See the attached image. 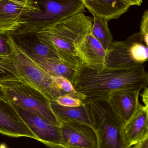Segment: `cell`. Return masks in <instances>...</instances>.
<instances>
[{
    "instance_id": "6da1fadb",
    "label": "cell",
    "mask_w": 148,
    "mask_h": 148,
    "mask_svg": "<svg viewBox=\"0 0 148 148\" xmlns=\"http://www.w3.org/2000/svg\"><path fill=\"white\" fill-rule=\"evenodd\" d=\"M71 84L77 92L87 97H107L112 92L147 87L148 73L143 65L126 69H94L83 65Z\"/></svg>"
},
{
    "instance_id": "7a4b0ae2",
    "label": "cell",
    "mask_w": 148,
    "mask_h": 148,
    "mask_svg": "<svg viewBox=\"0 0 148 148\" xmlns=\"http://www.w3.org/2000/svg\"><path fill=\"white\" fill-rule=\"evenodd\" d=\"M92 23V18L80 13L36 34L60 60L76 71L83 64L78 47L90 32Z\"/></svg>"
},
{
    "instance_id": "3957f363",
    "label": "cell",
    "mask_w": 148,
    "mask_h": 148,
    "mask_svg": "<svg viewBox=\"0 0 148 148\" xmlns=\"http://www.w3.org/2000/svg\"><path fill=\"white\" fill-rule=\"evenodd\" d=\"M83 102L97 136L98 148H129L124 137L125 123L107 97H86Z\"/></svg>"
},
{
    "instance_id": "277c9868",
    "label": "cell",
    "mask_w": 148,
    "mask_h": 148,
    "mask_svg": "<svg viewBox=\"0 0 148 148\" xmlns=\"http://www.w3.org/2000/svg\"><path fill=\"white\" fill-rule=\"evenodd\" d=\"M8 36L11 53L0 58V66L41 92L50 101H56L64 95L52 77L17 46L11 34H8Z\"/></svg>"
},
{
    "instance_id": "5b68a950",
    "label": "cell",
    "mask_w": 148,
    "mask_h": 148,
    "mask_svg": "<svg viewBox=\"0 0 148 148\" xmlns=\"http://www.w3.org/2000/svg\"><path fill=\"white\" fill-rule=\"evenodd\" d=\"M2 98L33 113L52 124L60 123L51 107L50 100L41 92L17 77L0 81Z\"/></svg>"
},
{
    "instance_id": "8992f818",
    "label": "cell",
    "mask_w": 148,
    "mask_h": 148,
    "mask_svg": "<svg viewBox=\"0 0 148 148\" xmlns=\"http://www.w3.org/2000/svg\"><path fill=\"white\" fill-rule=\"evenodd\" d=\"M37 2L41 11L30 15L24 26L12 35L36 34L68 17L86 12L83 0H46Z\"/></svg>"
},
{
    "instance_id": "52a82bcc",
    "label": "cell",
    "mask_w": 148,
    "mask_h": 148,
    "mask_svg": "<svg viewBox=\"0 0 148 148\" xmlns=\"http://www.w3.org/2000/svg\"><path fill=\"white\" fill-rule=\"evenodd\" d=\"M148 47L139 32L124 41H113L106 51L105 66L110 69H126L143 65L148 60Z\"/></svg>"
},
{
    "instance_id": "ba28073f",
    "label": "cell",
    "mask_w": 148,
    "mask_h": 148,
    "mask_svg": "<svg viewBox=\"0 0 148 148\" xmlns=\"http://www.w3.org/2000/svg\"><path fill=\"white\" fill-rule=\"evenodd\" d=\"M40 11L37 1L0 0V34H13L24 26L30 15Z\"/></svg>"
},
{
    "instance_id": "9c48e42d",
    "label": "cell",
    "mask_w": 148,
    "mask_h": 148,
    "mask_svg": "<svg viewBox=\"0 0 148 148\" xmlns=\"http://www.w3.org/2000/svg\"><path fill=\"white\" fill-rule=\"evenodd\" d=\"M10 104L37 136L38 141L51 148H63L60 126L52 124L16 105Z\"/></svg>"
},
{
    "instance_id": "30bf717a",
    "label": "cell",
    "mask_w": 148,
    "mask_h": 148,
    "mask_svg": "<svg viewBox=\"0 0 148 148\" xmlns=\"http://www.w3.org/2000/svg\"><path fill=\"white\" fill-rule=\"evenodd\" d=\"M60 122L63 148H98L97 136L91 126L74 120Z\"/></svg>"
},
{
    "instance_id": "8fae6325",
    "label": "cell",
    "mask_w": 148,
    "mask_h": 148,
    "mask_svg": "<svg viewBox=\"0 0 148 148\" xmlns=\"http://www.w3.org/2000/svg\"><path fill=\"white\" fill-rule=\"evenodd\" d=\"M0 133L12 137H26L38 141L12 106L3 99L0 100Z\"/></svg>"
},
{
    "instance_id": "7c38bea8",
    "label": "cell",
    "mask_w": 148,
    "mask_h": 148,
    "mask_svg": "<svg viewBox=\"0 0 148 148\" xmlns=\"http://www.w3.org/2000/svg\"><path fill=\"white\" fill-rule=\"evenodd\" d=\"M85 7L92 15L108 21L116 19L132 6L141 5L142 0H83Z\"/></svg>"
},
{
    "instance_id": "4fadbf2b",
    "label": "cell",
    "mask_w": 148,
    "mask_h": 148,
    "mask_svg": "<svg viewBox=\"0 0 148 148\" xmlns=\"http://www.w3.org/2000/svg\"><path fill=\"white\" fill-rule=\"evenodd\" d=\"M140 90L125 89L112 92L107 97L115 112L127 123L142 105L138 99Z\"/></svg>"
},
{
    "instance_id": "5bb4252c",
    "label": "cell",
    "mask_w": 148,
    "mask_h": 148,
    "mask_svg": "<svg viewBox=\"0 0 148 148\" xmlns=\"http://www.w3.org/2000/svg\"><path fill=\"white\" fill-rule=\"evenodd\" d=\"M125 139L129 148L148 138V106L141 105L123 127Z\"/></svg>"
},
{
    "instance_id": "9a60e30c",
    "label": "cell",
    "mask_w": 148,
    "mask_h": 148,
    "mask_svg": "<svg viewBox=\"0 0 148 148\" xmlns=\"http://www.w3.org/2000/svg\"><path fill=\"white\" fill-rule=\"evenodd\" d=\"M78 50L82 57L83 65L99 70L105 68L106 51L91 32L79 46Z\"/></svg>"
},
{
    "instance_id": "2e32d148",
    "label": "cell",
    "mask_w": 148,
    "mask_h": 148,
    "mask_svg": "<svg viewBox=\"0 0 148 148\" xmlns=\"http://www.w3.org/2000/svg\"><path fill=\"white\" fill-rule=\"evenodd\" d=\"M11 35L17 46L33 60L42 58L59 59L46 45L39 39L36 34Z\"/></svg>"
},
{
    "instance_id": "e0dca14e",
    "label": "cell",
    "mask_w": 148,
    "mask_h": 148,
    "mask_svg": "<svg viewBox=\"0 0 148 148\" xmlns=\"http://www.w3.org/2000/svg\"><path fill=\"white\" fill-rule=\"evenodd\" d=\"M50 102L52 110L59 122L74 120L91 126L84 103L79 107H67L59 105L55 101Z\"/></svg>"
},
{
    "instance_id": "ac0fdd59",
    "label": "cell",
    "mask_w": 148,
    "mask_h": 148,
    "mask_svg": "<svg viewBox=\"0 0 148 148\" xmlns=\"http://www.w3.org/2000/svg\"><path fill=\"white\" fill-rule=\"evenodd\" d=\"M34 60L51 77H64L71 83L75 71L59 59L42 58Z\"/></svg>"
},
{
    "instance_id": "d6986e66",
    "label": "cell",
    "mask_w": 148,
    "mask_h": 148,
    "mask_svg": "<svg viewBox=\"0 0 148 148\" xmlns=\"http://www.w3.org/2000/svg\"><path fill=\"white\" fill-rule=\"evenodd\" d=\"M93 16L91 33L101 44L105 51H108L113 41V37L108 22L96 15Z\"/></svg>"
},
{
    "instance_id": "ffe728a7",
    "label": "cell",
    "mask_w": 148,
    "mask_h": 148,
    "mask_svg": "<svg viewBox=\"0 0 148 148\" xmlns=\"http://www.w3.org/2000/svg\"><path fill=\"white\" fill-rule=\"evenodd\" d=\"M57 87L63 94H69L77 97L82 101L86 97L78 92L73 87L71 81L64 77H52Z\"/></svg>"
},
{
    "instance_id": "44dd1931",
    "label": "cell",
    "mask_w": 148,
    "mask_h": 148,
    "mask_svg": "<svg viewBox=\"0 0 148 148\" xmlns=\"http://www.w3.org/2000/svg\"><path fill=\"white\" fill-rule=\"evenodd\" d=\"M55 102L61 106L67 107H77L84 104V102L77 97L69 94L61 95Z\"/></svg>"
},
{
    "instance_id": "7402d4cb",
    "label": "cell",
    "mask_w": 148,
    "mask_h": 148,
    "mask_svg": "<svg viewBox=\"0 0 148 148\" xmlns=\"http://www.w3.org/2000/svg\"><path fill=\"white\" fill-rule=\"evenodd\" d=\"M142 41L145 45H148V11L145 10L143 14L140 26V32Z\"/></svg>"
},
{
    "instance_id": "603a6c76",
    "label": "cell",
    "mask_w": 148,
    "mask_h": 148,
    "mask_svg": "<svg viewBox=\"0 0 148 148\" xmlns=\"http://www.w3.org/2000/svg\"><path fill=\"white\" fill-rule=\"evenodd\" d=\"M11 51L8 34H0V58L9 56Z\"/></svg>"
},
{
    "instance_id": "cb8c5ba5",
    "label": "cell",
    "mask_w": 148,
    "mask_h": 148,
    "mask_svg": "<svg viewBox=\"0 0 148 148\" xmlns=\"http://www.w3.org/2000/svg\"><path fill=\"white\" fill-rule=\"evenodd\" d=\"M14 76L9 73L7 71L4 70L1 66H0V81L7 79L12 78L14 77Z\"/></svg>"
},
{
    "instance_id": "d4e9b609",
    "label": "cell",
    "mask_w": 148,
    "mask_h": 148,
    "mask_svg": "<svg viewBox=\"0 0 148 148\" xmlns=\"http://www.w3.org/2000/svg\"><path fill=\"white\" fill-rule=\"evenodd\" d=\"M142 100L144 103L145 106H148V87H145L143 88V91L141 93Z\"/></svg>"
},
{
    "instance_id": "484cf974",
    "label": "cell",
    "mask_w": 148,
    "mask_h": 148,
    "mask_svg": "<svg viewBox=\"0 0 148 148\" xmlns=\"http://www.w3.org/2000/svg\"><path fill=\"white\" fill-rule=\"evenodd\" d=\"M131 148H148V138L135 145Z\"/></svg>"
},
{
    "instance_id": "4316f807",
    "label": "cell",
    "mask_w": 148,
    "mask_h": 148,
    "mask_svg": "<svg viewBox=\"0 0 148 148\" xmlns=\"http://www.w3.org/2000/svg\"><path fill=\"white\" fill-rule=\"evenodd\" d=\"M0 148H7V147L4 144H1L0 145Z\"/></svg>"
},
{
    "instance_id": "83f0119b",
    "label": "cell",
    "mask_w": 148,
    "mask_h": 148,
    "mask_svg": "<svg viewBox=\"0 0 148 148\" xmlns=\"http://www.w3.org/2000/svg\"><path fill=\"white\" fill-rule=\"evenodd\" d=\"M3 99V98H2V97H1V94L0 93V100H1Z\"/></svg>"
}]
</instances>
